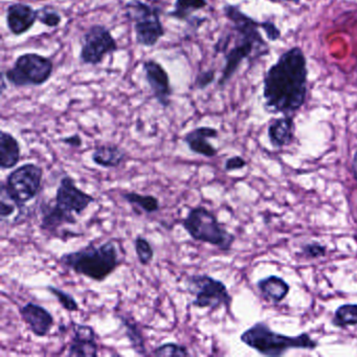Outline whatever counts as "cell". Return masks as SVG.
Segmentation results:
<instances>
[{"label": "cell", "instance_id": "obj_1", "mask_svg": "<svg viewBox=\"0 0 357 357\" xmlns=\"http://www.w3.org/2000/svg\"><path fill=\"white\" fill-rule=\"evenodd\" d=\"M308 95V66L304 52L294 47L281 54L263 79L267 112L290 116L298 112Z\"/></svg>", "mask_w": 357, "mask_h": 357}, {"label": "cell", "instance_id": "obj_2", "mask_svg": "<svg viewBox=\"0 0 357 357\" xmlns=\"http://www.w3.org/2000/svg\"><path fill=\"white\" fill-rule=\"evenodd\" d=\"M223 14L231 22V30L219 37L214 50L222 54L225 66L218 81L223 89L245 60L255 61L269 55L271 47L261 34V22L248 16L239 6L225 5Z\"/></svg>", "mask_w": 357, "mask_h": 357}, {"label": "cell", "instance_id": "obj_3", "mask_svg": "<svg viewBox=\"0 0 357 357\" xmlns=\"http://www.w3.org/2000/svg\"><path fill=\"white\" fill-rule=\"evenodd\" d=\"M96 202L93 196L77 187L73 177L66 175L58 185L54 204H41V229L55 233L63 225H76L78 220L74 214L80 216Z\"/></svg>", "mask_w": 357, "mask_h": 357}, {"label": "cell", "instance_id": "obj_4", "mask_svg": "<svg viewBox=\"0 0 357 357\" xmlns=\"http://www.w3.org/2000/svg\"><path fill=\"white\" fill-rule=\"evenodd\" d=\"M59 263L77 275L103 282L122 264V260L116 241L109 240L98 246L91 242L81 250L66 252L60 257Z\"/></svg>", "mask_w": 357, "mask_h": 357}, {"label": "cell", "instance_id": "obj_5", "mask_svg": "<svg viewBox=\"0 0 357 357\" xmlns=\"http://www.w3.org/2000/svg\"><path fill=\"white\" fill-rule=\"evenodd\" d=\"M181 225L192 239L216 246L221 250H231L235 241L234 235L221 225L214 213L202 206L190 208Z\"/></svg>", "mask_w": 357, "mask_h": 357}, {"label": "cell", "instance_id": "obj_6", "mask_svg": "<svg viewBox=\"0 0 357 357\" xmlns=\"http://www.w3.org/2000/svg\"><path fill=\"white\" fill-rule=\"evenodd\" d=\"M241 340L250 348L268 356H279L290 348L313 349L317 346V342L308 334L298 336H286L271 331L262 323L256 324L246 330L241 335Z\"/></svg>", "mask_w": 357, "mask_h": 357}, {"label": "cell", "instance_id": "obj_7", "mask_svg": "<svg viewBox=\"0 0 357 357\" xmlns=\"http://www.w3.org/2000/svg\"><path fill=\"white\" fill-rule=\"evenodd\" d=\"M125 16L133 22L135 41L144 47H153L165 36L160 9L141 0H130L125 5Z\"/></svg>", "mask_w": 357, "mask_h": 357}, {"label": "cell", "instance_id": "obj_8", "mask_svg": "<svg viewBox=\"0 0 357 357\" xmlns=\"http://www.w3.org/2000/svg\"><path fill=\"white\" fill-rule=\"evenodd\" d=\"M54 74V62L51 58L36 53L20 55L13 66L3 73L6 80L13 86H43Z\"/></svg>", "mask_w": 357, "mask_h": 357}, {"label": "cell", "instance_id": "obj_9", "mask_svg": "<svg viewBox=\"0 0 357 357\" xmlns=\"http://www.w3.org/2000/svg\"><path fill=\"white\" fill-rule=\"evenodd\" d=\"M43 169L34 162L18 167L1 183V191L20 210L34 200L43 185Z\"/></svg>", "mask_w": 357, "mask_h": 357}, {"label": "cell", "instance_id": "obj_10", "mask_svg": "<svg viewBox=\"0 0 357 357\" xmlns=\"http://www.w3.org/2000/svg\"><path fill=\"white\" fill-rule=\"evenodd\" d=\"M187 290L194 296L192 305L196 308H218L221 305L229 307L231 302L227 286L208 275H193L187 278Z\"/></svg>", "mask_w": 357, "mask_h": 357}, {"label": "cell", "instance_id": "obj_11", "mask_svg": "<svg viewBox=\"0 0 357 357\" xmlns=\"http://www.w3.org/2000/svg\"><path fill=\"white\" fill-rule=\"evenodd\" d=\"M112 31L103 24H93L81 38L80 61L85 66H99L104 58L118 51Z\"/></svg>", "mask_w": 357, "mask_h": 357}, {"label": "cell", "instance_id": "obj_12", "mask_svg": "<svg viewBox=\"0 0 357 357\" xmlns=\"http://www.w3.org/2000/svg\"><path fill=\"white\" fill-rule=\"evenodd\" d=\"M143 70L146 82L151 89L154 99L160 106L168 108L171 105L173 89L171 86L170 77L162 64L154 59H148L143 62Z\"/></svg>", "mask_w": 357, "mask_h": 357}, {"label": "cell", "instance_id": "obj_13", "mask_svg": "<svg viewBox=\"0 0 357 357\" xmlns=\"http://www.w3.org/2000/svg\"><path fill=\"white\" fill-rule=\"evenodd\" d=\"M6 20L8 30L11 34L14 36H22L32 30L36 22H38V13L37 10L26 3H11L7 8Z\"/></svg>", "mask_w": 357, "mask_h": 357}, {"label": "cell", "instance_id": "obj_14", "mask_svg": "<svg viewBox=\"0 0 357 357\" xmlns=\"http://www.w3.org/2000/svg\"><path fill=\"white\" fill-rule=\"evenodd\" d=\"M20 314L24 323L37 337H45L49 335L55 325L53 314L45 307L34 302L26 303L22 307Z\"/></svg>", "mask_w": 357, "mask_h": 357}, {"label": "cell", "instance_id": "obj_15", "mask_svg": "<svg viewBox=\"0 0 357 357\" xmlns=\"http://www.w3.org/2000/svg\"><path fill=\"white\" fill-rule=\"evenodd\" d=\"M74 337L68 348V356L96 357L99 355L97 334L91 326L72 323Z\"/></svg>", "mask_w": 357, "mask_h": 357}, {"label": "cell", "instance_id": "obj_16", "mask_svg": "<svg viewBox=\"0 0 357 357\" xmlns=\"http://www.w3.org/2000/svg\"><path fill=\"white\" fill-rule=\"evenodd\" d=\"M218 135L219 132L217 129L213 128V127L202 126L197 127V128L185 133L183 139L190 151L197 154V155L211 158H214L218 153V150L208 142V139H217Z\"/></svg>", "mask_w": 357, "mask_h": 357}, {"label": "cell", "instance_id": "obj_17", "mask_svg": "<svg viewBox=\"0 0 357 357\" xmlns=\"http://www.w3.org/2000/svg\"><path fill=\"white\" fill-rule=\"evenodd\" d=\"M22 158V148L15 137L7 131L0 132V167L9 170L17 166Z\"/></svg>", "mask_w": 357, "mask_h": 357}, {"label": "cell", "instance_id": "obj_18", "mask_svg": "<svg viewBox=\"0 0 357 357\" xmlns=\"http://www.w3.org/2000/svg\"><path fill=\"white\" fill-rule=\"evenodd\" d=\"M294 119L290 116H284L282 118L271 121L268 126V137L273 146L277 148L289 145L294 139Z\"/></svg>", "mask_w": 357, "mask_h": 357}, {"label": "cell", "instance_id": "obj_19", "mask_svg": "<svg viewBox=\"0 0 357 357\" xmlns=\"http://www.w3.org/2000/svg\"><path fill=\"white\" fill-rule=\"evenodd\" d=\"M91 160L102 168H118L126 160V152L116 145L98 146L91 155Z\"/></svg>", "mask_w": 357, "mask_h": 357}, {"label": "cell", "instance_id": "obj_20", "mask_svg": "<svg viewBox=\"0 0 357 357\" xmlns=\"http://www.w3.org/2000/svg\"><path fill=\"white\" fill-rule=\"evenodd\" d=\"M119 319L122 321L123 326L126 329V336L130 342L131 347H132L135 352L137 355L146 356L149 354L146 348L145 338H144L143 332L139 328V324L133 319L132 317H126V315H118Z\"/></svg>", "mask_w": 357, "mask_h": 357}, {"label": "cell", "instance_id": "obj_21", "mask_svg": "<svg viewBox=\"0 0 357 357\" xmlns=\"http://www.w3.org/2000/svg\"><path fill=\"white\" fill-rule=\"evenodd\" d=\"M208 0H175L174 8L168 16L178 22H189L193 14L208 7Z\"/></svg>", "mask_w": 357, "mask_h": 357}, {"label": "cell", "instance_id": "obj_22", "mask_svg": "<svg viewBox=\"0 0 357 357\" xmlns=\"http://www.w3.org/2000/svg\"><path fill=\"white\" fill-rule=\"evenodd\" d=\"M258 286L267 298H271L275 302L283 300L289 291V286L287 285V283L281 278L275 277V275L261 280Z\"/></svg>", "mask_w": 357, "mask_h": 357}, {"label": "cell", "instance_id": "obj_23", "mask_svg": "<svg viewBox=\"0 0 357 357\" xmlns=\"http://www.w3.org/2000/svg\"><path fill=\"white\" fill-rule=\"evenodd\" d=\"M123 199L133 208H139L146 214H153L160 208V200L153 195H143L137 192H126L121 194Z\"/></svg>", "mask_w": 357, "mask_h": 357}, {"label": "cell", "instance_id": "obj_24", "mask_svg": "<svg viewBox=\"0 0 357 357\" xmlns=\"http://www.w3.org/2000/svg\"><path fill=\"white\" fill-rule=\"evenodd\" d=\"M333 324L337 327L357 325V305H342L336 310Z\"/></svg>", "mask_w": 357, "mask_h": 357}, {"label": "cell", "instance_id": "obj_25", "mask_svg": "<svg viewBox=\"0 0 357 357\" xmlns=\"http://www.w3.org/2000/svg\"><path fill=\"white\" fill-rule=\"evenodd\" d=\"M133 244H135V254L141 265L143 266L149 265L154 258V250L151 243L143 236H137Z\"/></svg>", "mask_w": 357, "mask_h": 357}, {"label": "cell", "instance_id": "obj_26", "mask_svg": "<svg viewBox=\"0 0 357 357\" xmlns=\"http://www.w3.org/2000/svg\"><path fill=\"white\" fill-rule=\"evenodd\" d=\"M47 289L57 298L62 308L66 309L68 312H78L80 310L79 303L77 302L76 298L72 294L53 285H47Z\"/></svg>", "mask_w": 357, "mask_h": 357}, {"label": "cell", "instance_id": "obj_27", "mask_svg": "<svg viewBox=\"0 0 357 357\" xmlns=\"http://www.w3.org/2000/svg\"><path fill=\"white\" fill-rule=\"evenodd\" d=\"M37 13H38V22L47 28H58L62 24L61 14L53 7L47 6V7L40 8L37 10Z\"/></svg>", "mask_w": 357, "mask_h": 357}, {"label": "cell", "instance_id": "obj_28", "mask_svg": "<svg viewBox=\"0 0 357 357\" xmlns=\"http://www.w3.org/2000/svg\"><path fill=\"white\" fill-rule=\"evenodd\" d=\"M154 356H190L191 353L187 347L176 342H166L154 349L151 353Z\"/></svg>", "mask_w": 357, "mask_h": 357}, {"label": "cell", "instance_id": "obj_29", "mask_svg": "<svg viewBox=\"0 0 357 357\" xmlns=\"http://www.w3.org/2000/svg\"><path fill=\"white\" fill-rule=\"evenodd\" d=\"M215 80H216V70H202V72H200L199 74L197 75V77H196L194 85H195L196 89H199V91H204V89H208L210 85H212Z\"/></svg>", "mask_w": 357, "mask_h": 357}, {"label": "cell", "instance_id": "obj_30", "mask_svg": "<svg viewBox=\"0 0 357 357\" xmlns=\"http://www.w3.org/2000/svg\"><path fill=\"white\" fill-rule=\"evenodd\" d=\"M261 30L265 33V36L269 41L275 43L281 38V31L278 28L277 24L271 20H265V22H261Z\"/></svg>", "mask_w": 357, "mask_h": 357}, {"label": "cell", "instance_id": "obj_31", "mask_svg": "<svg viewBox=\"0 0 357 357\" xmlns=\"http://www.w3.org/2000/svg\"><path fill=\"white\" fill-rule=\"evenodd\" d=\"M6 199H7V198H6L5 196L1 195V202H0V217H1L3 220L11 217L12 215L16 212V208H17V206H16L13 202H9V198H8V202Z\"/></svg>", "mask_w": 357, "mask_h": 357}, {"label": "cell", "instance_id": "obj_32", "mask_svg": "<svg viewBox=\"0 0 357 357\" xmlns=\"http://www.w3.org/2000/svg\"><path fill=\"white\" fill-rule=\"evenodd\" d=\"M245 166L246 162L243 158H240V156H234V158H229L225 162V169L227 172H231V171L239 170V169Z\"/></svg>", "mask_w": 357, "mask_h": 357}, {"label": "cell", "instance_id": "obj_33", "mask_svg": "<svg viewBox=\"0 0 357 357\" xmlns=\"http://www.w3.org/2000/svg\"><path fill=\"white\" fill-rule=\"evenodd\" d=\"M64 145L70 146L72 148H80L83 145L82 137H80L79 133L70 135V137H62L59 139Z\"/></svg>", "mask_w": 357, "mask_h": 357}, {"label": "cell", "instance_id": "obj_34", "mask_svg": "<svg viewBox=\"0 0 357 357\" xmlns=\"http://www.w3.org/2000/svg\"><path fill=\"white\" fill-rule=\"evenodd\" d=\"M305 252L311 257L321 256V255L325 254V248L319 245V244H311V245L305 248Z\"/></svg>", "mask_w": 357, "mask_h": 357}, {"label": "cell", "instance_id": "obj_35", "mask_svg": "<svg viewBox=\"0 0 357 357\" xmlns=\"http://www.w3.org/2000/svg\"><path fill=\"white\" fill-rule=\"evenodd\" d=\"M353 172H354L355 177L357 179V152L355 153L354 158H353Z\"/></svg>", "mask_w": 357, "mask_h": 357}, {"label": "cell", "instance_id": "obj_36", "mask_svg": "<svg viewBox=\"0 0 357 357\" xmlns=\"http://www.w3.org/2000/svg\"><path fill=\"white\" fill-rule=\"evenodd\" d=\"M283 3H291V5L298 6L301 3V0H283Z\"/></svg>", "mask_w": 357, "mask_h": 357}, {"label": "cell", "instance_id": "obj_37", "mask_svg": "<svg viewBox=\"0 0 357 357\" xmlns=\"http://www.w3.org/2000/svg\"><path fill=\"white\" fill-rule=\"evenodd\" d=\"M271 3H283V0H267Z\"/></svg>", "mask_w": 357, "mask_h": 357}]
</instances>
